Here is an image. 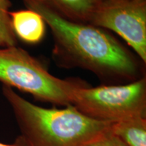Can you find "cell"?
Segmentation results:
<instances>
[{"label": "cell", "mask_w": 146, "mask_h": 146, "mask_svg": "<svg viewBox=\"0 0 146 146\" xmlns=\"http://www.w3.org/2000/svg\"><path fill=\"white\" fill-rule=\"evenodd\" d=\"M0 146H26L23 143V141L20 139L19 138L16 140V141L15 142V143L14 144H11V145H8V144H4V143H0Z\"/></svg>", "instance_id": "obj_11"}, {"label": "cell", "mask_w": 146, "mask_h": 146, "mask_svg": "<svg viewBox=\"0 0 146 146\" xmlns=\"http://www.w3.org/2000/svg\"><path fill=\"white\" fill-rule=\"evenodd\" d=\"M85 146H127L117 136L111 132L110 129L103 135L90 142Z\"/></svg>", "instance_id": "obj_10"}, {"label": "cell", "mask_w": 146, "mask_h": 146, "mask_svg": "<svg viewBox=\"0 0 146 146\" xmlns=\"http://www.w3.org/2000/svg\"><path fill=\"white\" fill-rule=\"evenodd\" d=\"M10 0H0V47L16 46L17 38L13 31L9 14Z\"/></svg>", "instance_id": "obj_9"}, {"label": "cell", "mask_w": 146, "mask_h": 146, "mask_svg": "<svg viewBox=\"0 0 146 146\" xmlns=\"http://www.w3.org/2000/svg\"><path fill=\"white\" fill-rule=\"evenodd\" d=\"M110 131L127 146H146V118L137 116L112 123Z\"/></svg>", "instance_id": "obj_8"}, {"label": "cell", "mask_w": 146, "mask_h": 146, "mask_svg": "<svg viewBox=\"0 0 146 146\" xmlns=\"http://www.w3.org/2000/svg\"><path fill=\"white\" fill-rule=\"evenodd\" d=\"M9 14L16 38L25 43L35 44L44 37L46 25L35 11L27 9L10 12Z\"/></svg>", "instance_id": "obj_6"}, {"label": "cell", "mask_w": 146, "mask_h": 146, "mask_svg": "<svg viewBox=\"0 0 146 146\" xmlns=\"http://www.w3.org/2000/svg\"><path fill=\"white\" fill-rule=\"evenodd\" d=\"M22 1L50 29L53 56L61 66L89 70L108 82L131 83L143 77L136 58L103 29L67 19L41 0Z\"/></svg>", "instance_id": "obj_1"}, {"label": "cell", "mask_w": 146, "mask_h": 146, "mask_svg": "<svg viewBox=\"0 0 146 146\" xmlns=\"http://www.w3.org/2000/svg\"><path fill=\"white\" fill-rule=\"evenodd\" d=\"M71 105L85 116L115 123L146 115V78L125 85L91 87L83 84L73 91Z\"/></svg>", "instance_id": "obj_4"}, {"label": "cell", "mask_w": 146, "mask_h": 146, "mask_svg": "<svg viewBox=\"0 0 146 146\" xmlns=\"http://www.w3.org/2000/svg\"><path fill=\"white\" fill-rule=\"evenodd\" d=\"M0 81L40 101L64 106L71 105L73 91L84 84L78 79L56 77L39 60L17 46L0 47Z\"/></svg>", "instance_id": "obj_3"}, {"label": "cell", "mask_w": 146, "mask_h": 146, "mask_svg": "<svg viewBox=\"0 0 146 146\" xmlns=\"http://www.w3.org/2000/svg\"><path fill=\"white\" fill-rule=\"evenodd\" d=\"M70 21L89 24L102 0H41Z\"/></svg>", "instance_id": "obj_7"}, {"label": "cell", "mask_w": 146, "mask_h": 146, "mask_svg": "<svg viewBox=\"0 0 146 146\" xmlns=\"http://www.w3.org/2000/svg\"><path fill=\"white\" fill-rule=\"evenodd\" d=\"M2 93L21 129L19 139L26 146H85L109 131L112 124L89 118L72 105L63 109L40 107L6 85Z\"/></svg>", "instance_id": "obj_2"}, {"label": "cell", "mask_w": 146, "mask_h": 146, "mask_svg": "<svg viewBox=\"0 0 146 146\" xmlns=\"http://www.w3.org/2000/svg\"><path fill=\"white\" fill-rule=\"evenodd\" d=\"M89 24L116 33L146 63V0H102Z\"/></svg>", "instance_id": "obj_5"}]
</instances>
